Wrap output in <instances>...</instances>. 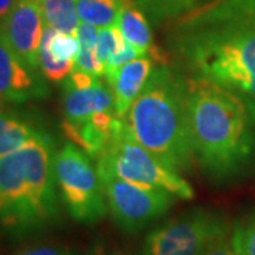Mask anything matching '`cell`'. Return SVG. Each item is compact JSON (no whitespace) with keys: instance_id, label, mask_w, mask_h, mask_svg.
Segmentation results:
<instances>
[{"instance_id":"cell-17","label":"cell","mask_w":255,"mask_h":255,"mask_svg":"<svg viewBox=\"0 0 255 255\" xmlns=\"http://www.w3.org/2000/svg\"><path fill=\"white\" fill-rule=\"evenodd\" d=\"M210 0H136L139 7L155 21L180 17L196 7H203Z\"/></svg>"},{"instance_id":"cell-3","label":"cell","mask_w":255,"mask_h":255,"mask_svg":"<svg viewBox=\"0 0 255 255\" xmlns=\"http://www.w3.org/2000/svg\"><path fill=\"white\" fill-rule=\"evenodd\" d=\"M174 37V54L191 74L255 102V23L197 18Z\"/></svg>"},{"instance_id":"cell-18","label":"cell","mask_w":255,"mask_h":255,"mask_svg":"<svg viewBox=\"0 0 255 255\" xmlns=\"http://www.w3.org/2000/svg\"><path fill=\"white\" fill-rule=\"evenodd\" d=\"M41 41L46 43L51 55L58 61H74L80 51V43L77 37L57 31L48 26L44 27Z\"/></svg>"},{"instance_id":"cell-11","label":"cell","mask_w":255,"mask_h":255,"mask_svg":"<svg viewBox=\"0 0 255 255\" xmlns=\"http://www.w3.org/2000/svg\"><path fill=\"white\" fill-rule=\"evenodd\" d=\"M48 95L46 77L23 63L0 33V102L23 104Z\"/></svg>"},{"instance_id":"cell-15","label":"cell","mask_w":255,"mask_h":255,"mask_svg":"<svg viewBox=\"0 0 255 255\" xmlns=\"http://www.w3.org/2000/svg\"><path fill=\"white\" fill-rule=\"evenodd\" d=\"M44 23L65 34L75 36L80 26L75 0H36Z\"/></svg>"},{"instance_id":"cell-2","label":"cell","mask_w":255,"mask_h":255,"mask_svg":"<svg viewBox=\"0 0 255 255\" xmlns=\"http://www.w3.org/2000/svg\"><path fill=\"white\" fill-rule=\"evenodd\" d=\"M130 133L169 170L180 174L196 162L187 112V78L157 64L124 118Z\"/></svg>"},{"instance_id":"cell-22","label":"cell","mask_w":255,"mask_h":255,"mask_svg":"<svg viewBox=\"0 0 255 255\" xmlns=\"http://www.w3.org/2000/svg\"><path fill=\"white\" fill-rule=\"evenodd\" d=\"M139 57H143V55L140 54L135 47H132L129 43L125 41V44L121 47L117 53H114V54L111 55L110 60L105 64V67H104V68H105V70H104V77H105V80L111 78L114 74L118 71L121 67H124L125 64L130 63L132 60L139 58Z\"/></svg>"},{"instance_id":"cell-21","label":"cell","mask_w":255,"mask_h":255,"mask_svg":"<svg viewBox=\"0 0 255 255\" xmlns=\"http://www.w3.org/2000/svg\"><path fill=\"white\" fill-rule=\"evenodd\" d=\"M124 44H125V40L121 34L118 26L100 28L98 43H97L95 51H97V55H98V58H100V61L104 67H105L107 61L110 60L111 55L117 53Z\"/></svg>"},{"instance_id":"cell-28","label":"cell","mask_w":255,"mask_h":255,"mask_svg":"<svg viewBox=\"0 0 255 255\" xmlns=\"http://www.w3.org/2000/svg\"><path fill=\"white\" fill-rule=\"evenodd\" d=\"M17 1L18 0H0V20L4 18V16L14 7Z\"/></svg>"},{"instance_id":"cell-19","label":"cell","mask_w":255,"mask_h":255,"mask_svg":"<svg viewBox=\"0 0 255 255\" xmlns=\"http://www.w3.org/2000/svg\"><path fill=\"white\" fill-rule=\"evenodd\" d=\"M40 70L46 80L51 82L64 81L74 70V61H58L54 58L46 43L40 46Z\"/></svg>"},{"instance_id":"cell-8","label":"cell","mask_w":255,"mask_h":255,"mask_svg":"<svg viewBox=\"0 0 255 255\" xmlns=\"http://www.w3.org/2000/svg\"><path fill=\"white\" fill-rule=\"evenodd\" d=\"M105 200L114 221L125 231H139L166 214L173 204L167 191L128 182L97 166Z\"/></svg>"},{"instance_id":"cell-14","label":"cell","mask_w":255,"mask_h":255,"mask_svg":"<svg viewBox=\"0 0 255 255\" xmlns=\"http://www.w3.org/2000/svg\"><path fill=\"white\" fill-rule=\"evenodd\" d=\"M46 132L34 119L0 108V156L17 150Z\"/></svg>"},{"instance_id":"cell-25","label":"cell","mask_w":255,"mask_h":255,"mask_svg":"<svg viewBox=\"0 0 255 255\" xmlns=\"http://www.w3.org/2000/svg\"><path fill=\"white\" fill-rule=\"evenodd\" d=\"M17 255H73L70 250L57 246H38L31 247L20 251Z\"/></svg>"},{"instance_id":"cell-16","label":"cell","mask_w":255,"mask_h":255,"mask_svg":"<svg viewBox=\"0 0 255 255\" xmlns=\"http://www.w3.org/2000/svg\"><path fill=\"white\" fill-rule=\"evenodd\" d=\"M81 21L91 23L98 28L118 24L119 0H75Z\"/></svg>"},{"instance_id":"cell-24","label":"cell","mask_w":255,"mask_h":255,"mask_svg":"<svg viewBox=\"0 0 255 255\" xmlns=\"http://www.w3.org/2000/svg\"><path fill=\"white\" fill-rule=\"evenodd\" d=\"M98 34H100V28L94 26L91 23H85L81 21L78 30H77V40L80 43V48H90L95 50L97 43H98Z\"/></svg>"},{"instance_id":"cell-26","label":"cell","mask_w":255,"mask_h":255,"mask_svg":"<svg viewBox=\"0 0 255 255\" xmlns=\"http://www.w3.org/2000/svg\"><path fill=\"white\" fill-rule=\"evenodd\" d=\"M206 255H237V253L234 251V248L231 246V240H228V237H226L217 241L206 253Z\"/></svg>"},{"instance_id":"cell-23","label":"cell","mask_w":255,"mask_h":255,"mask_svg":"<svg viewBox=\"0 0 255 255\" xmlns=\"http://www.w3.org/2000/svg\"><path fill=\"white\" fill-rule=\"evenodd\" d=\"M74 70L95 77H104V65L100 61L97 51L90 48H80L74 60Z\"/></svg>"},{"instance_id":"cell-10","label":"cell","mask_w":255,"mask_h":255,"mask_svg":"<svg viewBox=\"0 0 255 255\" xmlns=\"http://www.w3.org/2000/svg\"><path fill=\"white\" fill-rule=\"evenodd\" d=\"M44 18L36 0H18L0 21V33L10 48L31 70H40V46Z\"/></svg>"},{"instance_id":"cell-9","label":"cell","mask_w":255,"mask_h":255,"mask_svg":"<svg viewBox=\"0 0 255 255\" xmlns=\"http://www.w3.org/2000/svg\"><path fill=\"white\" fill-rule=\"evenodd\" d=\"M63 124L80 125L97 112H115L114 94L102 77L73 70L63 81Z\"/></svg>"},{"instance_id":"cell-20","label":"cell","mask_w":255,"mask_h":255,"mask_svg":"<svg viewBox=\"0 0 255 255\" xmlns=\"http://www.w3.org/2000/svg\"><path fill=\"white\" fill-rule=\"evenodd\" d=\"M230 240L237 255H255V214L238 223Z\"/></svg>"},{"instance_id":"cell-1","label":"cell","mask_w":255,"mask_h":255,"mask_svg":"<svg viewBox=\"0 0 255 255\" xmlns=\"http://www.w3.org/2000/svg\"><path fill=\"white\" fill-rule=\"evenodd\" d=\"M196 162L214 180L237 174L255 150V102L197 77L187 78Z\"/></svg>"},{"instance_id":"cell-27","label":"cell","mask_w":255,"mask_h":255,"mask_svg":"<svg viewBox=\"0 0 255 255\" xmlns=\"http://www.w3.org/2000/svg\"><path fill=\"white\" fill-rule=\"evenodd\" d=\"M90 255H132L127 253V251H122L119 248H108V247H95L92 250Z\"/></svg>"},{"instance_id":"cell-4","label":"cell","mask_w":255,"mask_h":255,"mask_svg":"<svg viewBox=\"0 0 255 255\" xmlns=\"http://www.w3.org/2000/svg\"><path fill=\"white\" fill-rule=\"evenodd\" d=\"M55 143L43 133L17 150L0 156V224L28 231L58 216Z\"/></svg>"},{"instance_id":"cell-29","label":"cell","mask_w":255,"mask_h":255,"mask_svg":"<svg viewBox=\"0 0 255 255\" xmlns=\"http://www.w3.org/2000/svg\"><path fill=\"white\" fill-rule=\"evenodd\" d=\"M0 104H1V102H0Z\"/></svg>"},{"instance_id":"cell-13","label":"cell","mask_w":255,"mask_h":255,"mask_svg":"<svg viewBox=\"0 0 255 255\" xmlns=\"http://www.w3.org/2000/svg\"><path fill=\"white\" fill-rule=\"evenodd\" d=\"M117 26L124 40L135 47L143 57H150L156 64H166L162 53L155 47L145 13L135 0H119Z\"/></svg>"},{"instance_id":"cell-5","label":"cell","mask_w":255,"mask_h":255,"mask_svg":"<svg viewBox=\"0 0 255 255\" xmlns=\"http://www.w3.org/2000/svg\"><path fill=\"white\" fill-rule=\"evenodd\" d=\"M97 166L124 180L160 189L182 200H191L194 196L191 186L180 174L169 170L137 142L124 119H117L110 143L97 159Z\"/></svg>"},{"instance_id":"cell-6","label":"cell","mask_w":255,"mask_h":255,"mask_svg":"<svg viewBox=\"0 0 255 255\" xmlns=\"http://www.w3.org/2000/svg\"><path fill=\"white\" fill-rule=\"evenodd\" d=\"M54 170L60 196L74 219L94 224L105 217L108 206L90 156L71 142L65 143L55 153Z\"/></svg>"},{"instance_id":"cell-7","label":"cell","mask_w":255,"mask_h":255,"mask_svg":"<svg viewBox=\"0 0 255 255\" xmlns=\"http://www.w3.org/2000/svg\"><path fill=\"white\" fill-rule=\"evenodd\" d=\"M227 221L214 211L196 210L153 230L145 240L143 255H206L228 237Z\"/></svg>"},{"instance_id":"cell-12","label":"cell","mask_w":255,"mask_h":255,"mask_svg":"<svg viewBox=\"0 0 255 255\" xmlns=\"http://www.w3.org/2000/svg\"><path fill=\"white\" fill-rule=\"evenodd\" d=\"M156 65L157 64L150 57H139L121 67L107 80V84L114 94L115 112L119 119L127 117Z\"/></svg>"}]
</instances>
